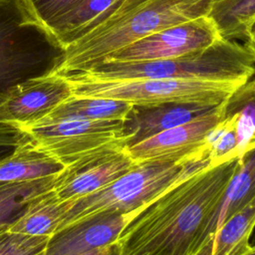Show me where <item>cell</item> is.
<instances>
[{
  "instance_id": "6da1fadb",
  "label": "cell",
  "mask_w": 255,
  "mask_h": 255,
  "mask_svg": "<svg viewBox=\"0 0 255 255\" xmlns=\"http://www.w3.org/2000/svg\"><path fill=\"white\" fill-rule=\"evenodd\" d=\"M239 165V156L209 164L151 200L125 227L121 255H194Z\"/></svg>"
},
{
  "instance_id": "7a4b0ae2",
  "label": "cell",
  "mask_w": 255,
  "mask_h": 255,
  "mask_svg": "<svg viewBox=\"0 0 255 255\" xmlns=\"http://www.w3.org/2000/svg\"><path fill=\"white\" fill-rule=\"evenodd\" d=\"M210 6L211 0H117L66 49L54 74L87 71L151 33L208 15Z\"/></svg>"
},
{
  "instance_id": "3957f363",
  "label": "cell",
  "mask_w": 255,
  "mask_h": 255,
  "mask_svg": "<svg viewBox=\"0 0 255 255\" xmlns=\"http://www.w3.org/2000/svg\"><path fill=\"white\" fill-rule=\"evenodd\" d=\"M74 74L103 81L167 79L240 86L255 75V62L245 46L221 38L204 50L177 58L136 63L104 61Z\"/></svg>"
},
{
  "instance_id": "277c9868",
  "label": "cell",
  "mask_w": 255,
  "mask_h": 255,
  "mask_svg": "<svg viewBox=\"0 0 255 255\" xmlns=\"http://www.w3.org/2000/svg\"><path fill=\"white\" fill-rule=\"evenodd\" d=\"M65 55L25 0H0V97L18 84L53 75Z\"/></svg>"
},
{
  "instance_id": "5b68a950",
  "label": "cell",
  "mask_w": 255,
  "mask_h": 255,
  "mask_svg": "<svg viewBox=\"0 0 255 255\" xmlns=\"http://www.w3.org/2000/svg\"><path fill=\"white\" fill-rule=\"evenodd\" d=\"M209 164L212 163L208 156L178 162H137L103 188L69 201L59 229L98 212L128 213L141 209L177 181Z\"/></svg>"
},
{
  "instance_id": "8992f818",
  "label": "cell",
  "mask_w": 255,
  "mask_h": 255,
  "mask_svg": "<svg viewBox=\"0 0 255 255\" xmlns=\"http://www.w3.org/2000/svg\"><path fill=\"white\" fill-rule=\"evenodd\" d=\"M62 77L69 82L73 96L113 99L141 106L173 102L217 106L239 87L229 83L203 81L167 79L103 81L77 74Z\"/></svg>"
},
{
  "instance_id": "52a82bcc",
  "label": "cell",
  "mask_w": 255,
  "mask_h": 255,
  "mask_svg": "<svg viewBox=\"0 0 255 255\" xmlns=\"http://www.w3.org/2000/svg\"><path fill=\"white\" fill-rule=\"evenodd\" d=\"M22 129L37 147L65 166L107 145L122 143L126 147L124 121L45 119Z\"/></svg>"
},
{
  "instance_id": "ba28073f",
  "label": "cell",
  "mask_w": 255,
  "mask_h": 255,
  "mask_svg": "<svg viewBox=\"0 0 255 255\" xmlns=\"http://www.w3.org/2000/svg\"><path fill=\"white\" fill-rule=\"evenodd\" d=\"M221 38L216 24L206 15L151 33L102 62L136 63L177 58L204 50Z\"/></svg>"
},
{
  "instance_id": "9c48e42d",
  "label": "cell",
  "mask_w": 255,
  "mask_h": 255,
  "mask_svg": "<svg viewBox=\"0 0 255 255\" xmlns=\"http://www.w3.org/2000/svg\"><path fill=\"white\" fill-rule=\"evenodd\" d=\"M135 163L124 144L107 145L66 165L55 177L53 190L60 200L71 201L103 188Z\"/></svg>"
},
{
  "instance_id": "30bf717a",
  "label": "cell",
  "mask_w": 255,
  "mask_h": 255,
  "mask_svg": "<svg viewBox=\"0 0 255 255\" xmlns=\"http://www.w3.org/2000/svg\"><path fill=\"white\" fill-rule=\"evenodd\" d=\"M221 104L198 119L161 131L138 143L125 147V150L136 163L178 162L208 156L206 142L210 131L221 119Z\"/></svg>"
},
{
  "instance_id": "8fae6325",
  "label": "cell",
  "mask_w": 255,
  "mask_h": 255,
  "mask_svg": "<svg viewBox=\"0 0 255 255\" xmlns=\"http://www.w3.org/2000/svg\"><path fill=\"white\" fill-rule=\"evenodd\" d=\"M73 96L69 82L60 75L31 79L0 97V124L30 127L48 117Z\"/></svg>"
},
{
  "instance_id": "7c38bea8",
  "label": "cell",
  "mask_w": 255,
  "mask_h": 255,
  "mask_svg": "<svg viewBox=\"0 0 255 255\" xmlns=\"http://www.w3.org/2000/svg\"><path fill=\"white\" fill-rule=\"evenodd\" d=\"M141 209L128 213L103 211L81 218L50 236L46 255H80L113 244Z\"/></svg>"
},
{
  "instance_id": "4fadbf2b",
  "label": "cell",
  "mask_w": 255,
  "mask_h": 255,
  "mask_svg": "<svg viewBox=\"0 0 255 255\" xmlns=\"http://www.w3.org/2000/svg\"><path fill=\"white\" fill-rule=\"evenodd\" d=\"M217 106L177 102L147 106L132 105L124 121L126 147L198 119L210 113Z\"/></svg>"
},
{
  "instance_id": "5bb4252c",
  "label": "cell",
  "mask_w": 255,
  "mask_h": 255,
  "mask_svg": "<svg viewBox=\"0 0 255 255\" xmlns=\"http://www.w3.org/2000/svg\"><path fill=\"white\" fill-rule=\"evenodd\" d=\"M65 165L31 138L0 161V182H25L57 176Z\"/></svg>"
},
{
  "instance_id": "9a60e30c",
  "label": "cell",
  "mask_w": 255,
  "mask_h": 255,
  "mask_svg": "<svg viewBox=\"0 0 255 255\" xmlns=\"http://www.w3.org/2000/svg\"><path fill=\"white\" fill-rule=\"evenodd\" d=\"M255 226V197L230 216L194 255H243L251 249Z\"/></svg>"
},
{
  "instance_id": "2e32d148",
  "label": "cell",
  "mask_w": 255,
  "mask_h": 255,
  "mask_svg": "<svg viewBox=\"0 0 255 255\" xmlns=\"http://www.w3.org/2000/svg\"><path fill=\"white\" fill-rule=\"evenodd\" d=\"M255 197V146L239 155V165L230 181L225 197L210 225L200 248L211 238L220 225L242 209ZM199 248V249H200ZM198 249V250H199Z\"/></svg>"
},
{
  "instance_id": "e0dca14e",
  "label": "cell",
  "mask_w": 255,
  "mask_h": 255,
  "mask_svg": "<svg viewBox=\"0 0 255 255\" xmlns=\"http://www.w3.org/2000/svg\"><path fill=\"white\" fill-rule=\"evenodd\" d=\"M69 201H62L54 190L35 199L8 229L32 236H52L60 227Z\"/></svg>"
},
{
  "instance_id": "ac0fdd59",
  "label": "cell",
  "mask_w": 255,
  "mask_h": 255,
  "mask_svg": "<svg viewBox=\"0 0 255 255\" xmlns=\"http://www.w3.org/2000/svg\"><path fill=\"white\" fill-rule=\"evenodd\" d=\"M221 117L236 121L238 153L255 146V80L237 87L221 104Z\"/></svg>"
},
{
  "instance_id": "d6986e66",
  "label": "cell",
  "mask_w": 255,
  "mask_h": 255,
  "mask_svg": "<svg viewBox=\"0 0 255 255\" xmlns=\"http://www.w3.org/2000/svg\"><path fill=\"white\" fill-rule=\"evenodd\" d=\"M131 108L132 105L125 101L71 96L45 119L71 118L94 121H125Z\"/></svg>"
},
{
  "instance_id": "ffe728a7",
  "label": "cell",
  "mask_w": 255,
  "mask_h": 255,
  "mask_svg": "<svg viewBox=\"0 0 255 255\" xmlns=\"http://www.w3.org/2000/svg\"><path fill=\"white\" fill-rule=\"evenodd\" d=\"M55 177L25 182H0V229L9 227L35 199L52 190Z\"/></svg>"
},
{
  "instance_id": "44dd1931",
  "label": "cell",
  "mask_w": 255,
  "mask_h": 255,
  "mask_svg": "<svg viewBox=\"0 0 255 255\" xmlns=\"http://www.w3.org/2000/svg\"><path fill=\"white\" fill-rule=\"evenodd\" d=\"M208 16L225 40H247L255 23V0H211Z\"/></svg>"
},
{
  "instance_id": "7402d4cb",
  "label": "cell",
  "mask_w": 255,
  "mask_h": 255,
  "mask_svg": "<svg viewBox=\"0 0 255 255\" xmlns=\"http://www.w3.org/2000/svg\"><path fill=\"white\" fill-rule=\"evenodd\" d=\"M117 0H84L53 32L67 49L77 42L86 29Z\"/></svg>"
},
{
  "instance_id": "603a6c76",
  "label": "cell",
  "mask_w": 255,
  "mask_h": 255,
  "mask_svg": "<svg viewBox=\"0 0 255 255\" xmlns=\"http://www.w3.org/2000/svg\"><path fill=\"white\" fill-rule=\"evenodd\" d=\"M206 150L212 164L239 156L236 121L234 118H222L210 131Z\"/></svg>"
},
{
  "instance_id": "cb8c5ba5",
  "label": "cell",
  "mask_w": 255,
  "mask_h": 255,
  "mask_svg": "<svg viewBox=\"0 0 255 255\" xmlns=\"http://www.w3.org/2000/svg\"><path fill=\"white\" fill-rule=\"evenodd\" d=\"M50 236H32L0 229V255H46Z\"/></svg>"
},
{
  "instance_id": "d4e9b609",
  "label": "cell",
  "mask_w": 255,
  "mask_h": 255,
  "mask_svg": "<svg viewBox=\"0 0 255 255\" xmlns=\"http://www.w3.org/2000/svg\"><path fill=\"white\" fill-rule=\"evenodd\" d=\"M37 19L52 33L84 0H25Z\"/></svg>"
},
{
  "instance_id": "484cf974",
  "label": "cell",
  "mask_w": 255,
  "mask_h": 255,
  "mask_svg": "<svg viewBox=\"0 0 255 255\" xmlns=\"http://www.w3.org/2000/svg\"><path fill=\"white\" fill-rule=\"evenodd\" d=\"M29 139L30 136L22 128L0 124V161Z\"/></svg>"
},
{
  "instance_id": "4316f807",
  "label": "cell",
  "mask_w": 255,
  "mask_h": 255,
  "mask_svg": "<svg viewBox=\"0 0 255 255\" xmlns=\"http://www.w3.org/2000/svg\"><path fill=\"white\" fill-rule=\"evenodd\" d=\"M80 255H121V249L120 246L117 242L104 246V247H100L97 248L95 250L80 254Z\"/></svg>"
},
{
  "instance_id": "83f0119b",
  "label": "cell",
  "mask_w": 255,
  "mask_h": 255,
  "mask_svg": "<svg viewBox=\"0 0 255 255\" xmlns=\"http://www.w3.org/2000/svg\"><path fill=\"white\" fill-rule=\"evenodd\" d=\"M244 46L249 51V53L251 54V56L255 62V42H245Z\"/></svg>"
},
{
  "instance_id": "f1b7e54d",
  "label": "cell",
  "mask_w": 255,
  "mask_h": 255,
  "mask_svg": "<svg viewBox=\"0 0 255 255\" xmlns=\"http://www.w3.org/2000/svg\"><path fill=\"white\" fill-rule=\"evenodd\" d=\"M245 42H255V23H254L253 26L251 27L250 32H249L248 39H247Z\"/></svg>"
},
{
  "instance_id": "f546056e",
  "label": "cell",
  "mask_w": 255,
  "mask_h": 255,
  "mask_svg": "<svg viewBox=\"0 0 255 255\" xmlns=\"http://www.w3.org/2000/svg\"><path fill=\"white\" fill-rule=\"evenodd\" d=\"M243 255H255V246H252L251 249L249 251H247L246 253H244Z\"/></svg>"
}]
</instances>
